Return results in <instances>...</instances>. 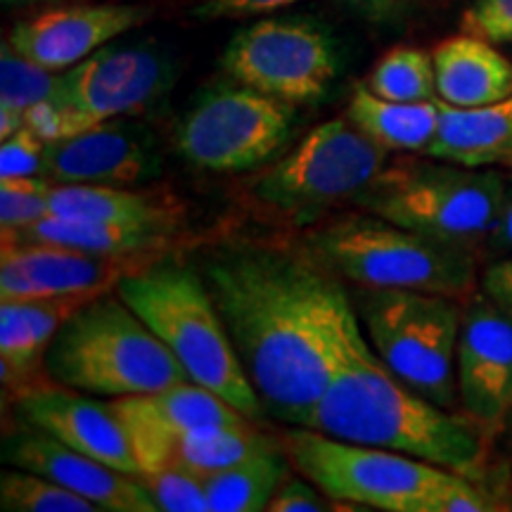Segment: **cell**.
<instances>
[{
	"label": "cell",
	"instance_id": "cell-1",
	"mask_svg": "<svg viewBox=\"0 0 512 512\" xmlns=\"http://www.w3.org/2000/svg\"><path fill=\"white\" fill-rule=\"evenodd\" d=\"M200 271L266 413L304 427L335 370L339 325L351 309L342 278L306 242L223 245Z\"/></svg>",
	"mask_w": 512,
	"mask_h": 512
},
{
	"label": "cell",
	"instance_id": "cell-2",
	"mask_svg": "<svg viewBox=\"0 0 512 512\" xmlns=\"http://www.w3.org/2000/svg\"><path fill=\"white\" fill-rule=\"evenodd\" d=\"M304 427L330 437L387 448L479 477L486 460L484 427L448 411L399 380L363 335L354 304L339 325L335 370Z\"/></svg>",
	"mask_w": 512,
	"mask_h": 512
},
{
	"label": "cell",
	"instance_id": "cell-3",
	"mask_svg": "<svg viewBox=\"0 0 512 512\" xmlns=\"http://www.w3.org/2000/svg\"><path fill=\"white\" fill-rule=\"evenodd\" d=\"M117 294L162 339L192 382L219 394L245 418H264V403L249 382L202 271L164 254L143 271L126 275Z\"/></svg>",
	"mask_w": 512,
	"mask_h": 512
},
{
	"label": "cell",
	"instance_id": "cell-4",
	"mask_svg": "<svg viewBox=\"0 0 512 512\" xmlns=\"http://www.w3.org/2000/svg\"><path fill=\"white\" fill-rule=\"evenodd\" d=\"M46 377L100 399L150 394L192 382L174 354L117 290L91 299L46 351Z\"/></svg>",
	"mask_w": 512,
	"mask_h": 512
},
{
	"label": "cell",
	"instance_id": "cell-5",
	"mask_svg": "<svg viewBox=\"0 0 512 512\" xmlns=\"http://www.w3.org/2000/svg\"><path fill=\"white\" fill-rule=\"evenodd\" d=\"M306 247L358 290H420L458 299L477 292L472 249L425 238L363 209L320 223Z\"/></svg>",
	"mask_w": 512,
	"mask_h": 512
},
{
	"label": "cell",
	"instance_id": "cell-6",
	"mask_svg": "<svg viewBox=\"0 0 512 512\" xmlns=\"http://www.w3.org/2000/svg\"><path fill=\"white\" fill-rule=\"evenodd\" d=\"M505 197L508 178L501 171L427 157L384 166L356 207L425 238L475 249L496 228Z\"/></svg>",
	"mask_w": 512,
	"mask_h": 512
},
{
	"label": "cell",
	"instance_id": "cell-7",
	"mask_svg": "<svg viewBox=\"0 0 512 512\" xmlns=\"http://www.w3.org/2000/svg\"><path fill=\"white\" fill-rule=\"evenodd\" d=\"M363 335L392 373L448 411L458 406L456 351L463 306L458 297L420 290H361Z\"/></svg>",
	"mask_w": 512,
	"mask_h": 512
},
{
	"label": "cell",
	"instance_id": "cell-8",
	"mask_svg": "<svg viewBox=\"0 0 512 512\" xmlns=\"http://www.w3.org/2000/svg\"><path fill=\"white\" fill-rule=\"evenodd\" d=\"M280 446L299 475L311 479L330 501L382 512H425L434 491L453 475L446 467L354 444L311 427H290Z\"/></svg>",
	"mask_w": 512,
	"mask_h": 512
},
{
	"label": "cell",
	"instance_id": "cell-9",
	"mask_svg": "<svg viewBox=\"0 0 512 512\" xmlns=\"http://www.w3.org/2000/svg\"><path fill=\"white\" fill-rule=\"evenodd\" d=\"M380 145L347 117L313 128L252 183L256 202L294 226H311L339 204H356L387 166Z\"/></svg>",
	"mask_w": 512,
	"mask_h": 512
},
{
	"label": "cell",
	"instance_id": "cell-10",
	"mask_svg": "<svg viewBox=\"0 0 512 512\" xmlns=\"http://www.w3.org/2000/svg\"><path fill=\"white\" fill-rule=\"evenodd\" d=\"M294 128L292 105L233 83L207 88L192 100L174 128V145L197 169L240 174L278 155Z\"/></svg>",
	"mask_w": 512,
	"mask_h": 512
},
{
	"label": "cell",
	"instance_id": "cell-11",
	"mask_svg": "<svg viewBox=\"0 0 512 512\" xmlns=\"http://www.w3.org/2000/svg\"><path fill=\"white\" fill-rule=\"evenodd\" d=\"M233 83L283 100L313 105L330 93L339 74L332 36L304 17H268L240 29L221 55Z\"/></svg>",
	"mask_w": 512,
	"mask_h": 512
},
{
	"label": "cell",
	"instance_id": "cell-12",
	"mask_svg": "<svg viewBox=\"0 0 512 512\" xmlns=\"http://www.w3.org/2000/svg\"><path fill=\"white\" fill-rule=\"evenodd\" d=\"M176 81V64L157 43H107L76 67L60 72L53 105L60 138L102 121L138 117L162 102Z\"/></svg>",
	"mask_w": 512,
	"mask_h": 512
},
{
	"label": "cell",
	"instance_id": "cell-13",
	"mask_svg": "<svg viewBox=\"0 0 512 512\" xmlns=\"http://www.w3.org/2000/svg\"><path fill=\"white\" fill-rule=\"evenodd\" d=\"M162 171L164 157L155 131L133 117H121L48 143L41 178L60 185L138 188Z\"/></svg>",
	"mask_w": 512,
	"mask_h": 512
},
{
	"label": "cell",
	"instance_id": "cell-14",
	"mask_svg": "<svg viewBox=\"0 0 512 512\" xmlns=\"http://www.w3.org/2000/svg\"><path fill=\"white\" fill-rule=\"evenodd\" d=\"M107 403L131 441L140 477L169 465L174 448L192 432L254 422L197 382H181L159 392L121 396Z\"/></svg>",
	"mask_w": 512,
	"mask_h": 512
},
{
	"label": "cell",
	"instance_id": "cell-15",
	"mask_svg": "<svg viewBox=\"0 0 512 512\" xmlns=\"http://www.w3.org/2000/svg\"><path fill=\"white\" fill-rule=\"evenodd\" d=\"M458 406L484 430L512 413V318L484 292L463 306L456 351Z\"/></svg>",
	"mask_w": 512,
	"mask_h": 512
},
{
	"label": "cell",
	"instance_id": "cell-16",
	"mask_svg": "<svg viewBox=\"0 0 512 512\" xmlns=\"http://www.w3.org/2000/svg\"><path fill=\"white\" fill-rule=\"evenodd\" d=\"M164 254H107L57 245H3L0 302L69 294L98 297L117 290L126 275L143 271Z\"/></svg>",
	"mask_w": 512,
	"mask_h": 512
},
{
	"label": "cell",
	"instance_id": "cell-17",
	"mask_svg": "<svg viewBox=\"0 0 512 512\" xmlns=\"http://www.w3.org/2000/svg\"><path fill=\"white\" fill-rule=\"evenodd\" d=\"M12 411L19 425L36 427L100 463L140 477L131 441L107 401L41 377L12 394Z\"/></svg>",
	"mask_w": 512,
	"mask_h": 512
},
{
	"label": "cell",
	"instance_id": "cell-18",
	"mask_svg": "<svg viewBox=\"0 0 512 512\" xmlns=\"http://www.w3.org/2000/svg\"><path fill=\"white\" fill-rule=\"evenodd\" d=\"M3 463L53 479L102 512H159L143 477L100 463L36 427L19 425L5 437Z\"/></svg>",
	"mask_w": 512,
	"mask_h": 512
},
{
	"label": "cell",
	"instance_id": "cell-19",
	"mask_svg": "<svg viewBox=\"0 0 512 512\" xmlns=\"http://www.w3.org/2000/svg\"><path fill=\"white\" fill-rule=\"evenodd\" d=\"M147 17L150 10L143 5H62L19 19L10 29L8 43L27 60L60 74L145 24Z\"/></svg>",
	"mask_w": 512,
	"mask_h": 512
},
{
	"label": "cell",
	"instance_id": "cell-20",
	"mask_svg": "<svg viewBox=\"0 0 512 512\" xmlns=\"http://www.w3.org/2000/svg\"><path fill=\"white\" fill-rule=\"evenodd\" d=\"M93 294L3 299L0 302V370L5 392L46 377L43 361L57 332Z\"/></svg>",
	"mask_w": 512,
	"mask_h": 512
},
{
	"label": "cell",
	"instance_id": "cell-21",
	"mask_svg": "<svg viewBox=\"0 0 512 512\" xmlns=\"http://www.w3.org/2000/svg\"><path fill=\"white\" fill-rule=\"evenodd\" d=\"M437 95L451 107H484L512 95V62L475 34L441 41L432 53Z\"/></svg>",
	"mask_w": 512,
	"mask_h": 512
},
{
	"label": "cell",
	"instance_id": "cell-22",
	"mask_svg": "<svg viewBox=\"0 0 512 512\" xmlns=\"http://www.w3.org/2000/svg\"><path fill=\"white\" fill-rule=\"evenodd\" d=\"M425 157L467 169L512 164V95L484 107H451L439 100V128Z\"/></svg>",
	"mask_w": 512,
	"mask_h": 512
},
{
	"label": "cell",
	"instance_id": "cell-23",
	"mask_svg": "<svg viewBox=\"0 0 512 512\" xmlns=\"http://www.w3.org/2000/svg\"><path fill=\"white\" fill-rule=\"evenodd\" d=\"M181 235V226L46 219L19 230H3V245H57L107 254H164Z\"/></svg>",
	"mask_w": 512,
	"mask_h": 512
},
{
	"label": "cell",
	"instance_id": "cell-24",
	"mask_svg": "<svg viewBox=\"0 0 512 512\" xmlns=\"http://www.w3.org/2000/svg\"><path fill=\"white\" fill-rule=\"evenodd\" d=\"M48 216L57 219L157 223L181 226L183 204L166 188L138 190L114 185H48Z\"/></svg>",
	"mask_w": 512,
	"mask_h": 512
},
{
	"label": "cell",
	"instance_id": "cell-25",
	"mask_svg": "<svg viewBox=\"0 0 512 512\" xmlns=\"http://www.w3.org/2000/svg\"><path fill=\"white\" fill-rule=\"evenodd\" d=\"M363 136L380 145L384 152L425 155L439 128V100L394 102L377 98L366 83L354 88L347 114Z\"/></svg>",
	"mask_w": 512,
	"mask_h": 512
},
{
	"label": "cell",
	"instance_id": "cell-26",
	"mask_svg": "<svg viewBox=\"0 0 512 512\" xmlns=\"http://www.w3.org/2000/svg\"><path fill=\"white\" fill-rule=\"evenodd\" d=\"M280 441V439H278ZM292 463L283 446L242 460V463L216 472L204 482L211 512H261L268 510L275 491L290 477Z\"/></svg>",
	"mask_w": 512,
	"mask_h": 512
},
{
	"label": "cell",
	"instance_id": "cell-27",
	"mask_svg": "<svg viewBox=\"0 0 512 512\" xmlns=\"http://www.w3.org/2000/svg\"><path fill=\"white\" fill-rule=\"evenodd\" d=\"M278 444V437L261 432L259 427H254V422L235 427H214V430L188 434L174 448L166 467H178L190 475L207 479Z\"/></svg>",
	"mask_w": 512,
	"mask_h": 512
},
{
	"label": "cell",
	"instance_id": "cell-28",
	"mask_svg": "<svg viewBox=\"0 0 512 512\" xmlns=\"http://www.w3.org/2000/svg\"><path fill=\"white\" fill-rule=\"evenodd\" d=\"M60 74L43 69L3 43L0 50V140L27 124L36 105L53 98Z\"/></svg>",
	"mask_w": 512,
	"mask_h": 512
},
{
	"label": "cell",
	"instance_id": "cell-29",
	"mask_svg": "<svg viewBox=\"0 0 512 512\" xmlns=\"http://www.w3.org/2000/svg\"><path fill=\"white\" fill-rule=\"evenodd\" d=\"M366 88L377 98L394 102L439 100L434 60L418 48H394L377 60Z\"/></svg>",
	"mask_w": 512,
	"mask_h": 512
},
{
	"label": "cell",
	"instance_id": "cell-30",
	"mask_svg": "<svg viewBox=\"0 0 512 512\" xmlns=\"http://www.w3.org/2000/svg\"><path fill=\"white\" fill-rule=\"evenodd\" d=\"M0 508L5 512H102L67 486L12 465L0 475Z\"/></svg>",
	"mask_w": 512,
	"mask_h": 512
},
{
	"label": "cell",
	"instance_id": "cell-31",
	"mask_svg": "<svg viewBox=\"0 0 512 512\" xmlns=\"http://www.w3.org/2000/svg\"><path fill=\"white\" fill-rule=\"evenodd\" d=\"M48 181L34 178H5L0 181V226L3 230L27 228L48 216Z\"/></svg>",
	"mask_w": 512,
	"mask_h": 512
},
{
	"label": "cell",
	"instance_id": "cell-32",
	"mask_svg": "<svg viewBox=\"0 0 512 512\" xmlns=\"http://www.w3.org/2000/svg\"><path fill=\"white\" fill-rule=\"evenodd\" d=\"M143 482L162 512H211L204 482L178 467L147 472Z\"/></svg>",
	"mask_w": 512,
	"mask_h": 512
},
{
	"label": "cell",
	"instance_id": "cell-33",
	"mask_svg": "<svg viewBox=\"0 0 512 512\" xmlns=\"http://www.w3.org/2000/svg\"><path fill=\"white\" fill-rule=\"evenodd\" d=\"M46 145V140L36 136L29 126H22L12 136L3 138V145H0V181L41 176Z\"/></svg>",
	"mask_w": 512,
	"mask_h": 512
},
{
	"label": "cell",
	"instance_id": "cell-34",
	"mask_svg": "<svg viewBox=\"0 0 512 512\" xmlns=\"http://www.w3.org/2000/svg\"><path fill=\"white\" fill-rule=\"evenodd\" d=\"M463 31L491 43L512 41V0H475L463 15Z\"/></svg>",
	"mask_w": 512,
	"mask_h": 512
},
{
	"label": "cell",
	"instance_id": "cell-35",
	"mask_svg": "<svg viewBox=\"0 0 512 512\" xmlns=\"http://www.w3.org/2000/svg\"><path fill=\"white\" fill-rule=\"evenodd\" d=\"M501 510L489 496L482 494L470 477L453 472L444 484L434 491L425 512H491Z\"/></svg>",
	"mask_w": 512,
	"mask_h": 512
},
{
	"label": "cell",
	"instance_id": "cell-36",
	"mask_svg": "<svg viewBox=\"0 0 512 512\" xmlns=\"http://www.w3.org/2000/svg\"><path fill=\"white\" fill-rule=\"evenodd\" d=\"M335 501H330L311 479L304 475L287 477L280 489L275 491L273 501L268 503L271 512H325L335 510Z\"/></svg>",
	"mask_w": 512,
	"mask_h": 512
},
{
	"label": "cell",
	"instance_id": "cell-37",
	"mask_svg": "<svg viewBox=\"0 0 512 512\" xmlns=\"http://www.w3.org/2000/svg\"><path fill=\"white\" fill-rule=\"evenodd\" d=\"M302 0H192V12L204 19H242L283 10Z\"/></svg>",
	"mask_w": 512,
	"mask_h": 512
},
{
	"label": "cell",
	"instance_id": "cell-38",
	"mask_svg": "<svg viewBox=\"0 0 512 512\" xmlns=\"http://www.w3.org/2000/svg\"><path fill=\"white\" fill-rule=\"evenodd\" d=\"M482 292L512 318V256L486 266L482 273Z\"/></svg>",
	"mask_w": 512,
	"mask_h": 512
},
{
	"label": "cell",
	"instance_id": "cell-39",
	"mask_svg": "<svg viewBox=\"0 0 512 512\" xmlns=\"http://www.w3.org/2000/svg\"><path fill=\"white\" fill-rule=\"evenodd\" d=\"M344 3L370 22H392L406 12L413 0H344Z\"/></svg>",
	"mask_w": 512,
	"mask_h": 512
},
{
	"label": "cell",
	"instance_id": "cell-40",
	"mask_svg": "<svg viewBox=\"0 0 512 512\" xmlns=\"http://www.w3.org/2000/svg\"><path fill=\"white\" fill-rule=\"evenodd\" d=\"M486 245H489L498 254L512 252V181L510 178H508V197H505L503 211H501V216H498L496 228L491 230Z\"/></svg>",
	"mask_w": 512,
	"mask_h": 512
},
{
	"label": "cell",
	"instance_id": "cell-41",
	"mask_svg": "<svg viewBox=\"0 0 512 512\" xmlns=\"http://www.w3.org/2000/svg\"><path fill=\"white\" fill-rule=\"evenodd\" d=\"M41 3H62V0H3V5L8 8H19V5H41Z\"/></svg>",
	"mask_w": 512,
	"mask_h": 512
}]
</instances>
